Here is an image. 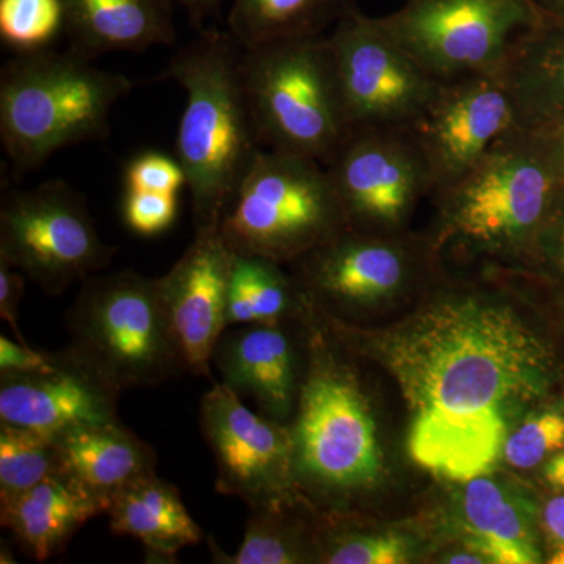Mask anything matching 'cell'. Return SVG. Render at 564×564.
Listing matches in <instances>:
<instances>
[{
    "label": "cell",
    "instance_id": "6da1fadb",
    "mask_svg": "<svg viewBox=\"0 0 564 564\" xmlns=\"http://www.w3.org/2000/svg\"><path fill=\"white\" fill-rule=\"evenodd\" d=\"M323 315L345 348L384 364L410 413L411 459L444 480L491 473L516 426L556 400L554 348L503 296L443 291L380 333Z\"/></svg>",
    "mask_w": 564,
    "mask_h": 564
},
{
    "label": "cell",
    "instance_id": "7a4b0ae2",
    "mask_svg": "<svg viewBox=\"0 0 564 564\" xmlns=\"http://www.w3.org/2000/svg\"><path fill=\"white\" fill-rule=\"evenodd\" d=\"M242 52L231 33L203 29L155 79L176 82L187 95L176 159L187 176L195 231L220 228L263 151L245 91Z\"/></svg>",
    "mask_w": 564,
    "mask_h": 564
},
{
    "label": "cell",
    "instance_id": "3957f363",
    "mask_svg": "<svg viewBox=\"0 0 564 564\" xmlns=\"http://www.w3.org/2000/svg\"><path fill=\"white\" fill-rule=\"evenodd\" d=\"M132 88L70 50L14 55L0 70V140L14 176L63 148L107 139L111 110Z\"/></svg>",
    "mask_w": 564,
    "mask_h": 564
},
{
    "label": "cell",
    "instance_id": "277c9868",
    "mask_svg": "<svg viewBox=\"0 0 564 564\" xmlns=\"http://www.w3.org/2000/svg\"><path fill=\"white\" fill-rule=\"evenodd\" d=\"M563 192L536 137L514 129L473 170L433 193L440 243L530 261Z\"/></svg>",
    "mask_w": 564,
    "mask_h": 564
},
{
    "label": "cell",
    "instance_id": "5b68a950",
    "mask_svg": "<svg viewBox=\"0 0 564 564\" xmlns=\"http://www.w3.org/2000/svg\"><path fill=\"white\" fill-rule=\"evenodd\" d=\"M307 370L292 417L299 488L328 502L367 491L383 474V452L361 380L333 340L314 328Z\"/></svg>",
    "mask_w": 564,
    "mask_h": 564
},
{
    "label": "cell",
    "instance_id": "8992f818",
    "mask_svg": "<svg viewBox=\"0 0 564 564\" xmlns=\"http://www.w3.org/2000/svg\"><path fill=\"white\" fill-rule=\"evenodd\" d=\"M242 76L263 150L332 161L351 128L328 35L243 50Z\"/></svg>",
    "mask_w": 564,
    "mask_h": 564
},
{
    "label": "cell",
    "instance_id": "52a82bcc",
    "mask_svg": "<svg viewBox=\"0 0 564 564\" xmlns=\"http://www.w3.org/2000/svg\"><path fill=\"white\" fill-rule=\"evenodd\" d=\"M69 347L121 392L187 372L159 278L133 270L93 274L66 314Z\"/></svg>",
    "mask_w": 564,
    "mask_h": 564
},
{
    "label": "cell",
    "instance_id": "ba28073f",
    "mask_svg": "<svg viewBox=\"0 0 564 564\" xmlns=\"http://www.w3.org/2000/svg\"><path fill=\"white\" fill-rule=\"evenodd\" d=\"M347 228L326 166L272 150L252 163L220 225L234 252L280 263L299 261Z\"/></svg>",
    "mask_w": 564,
    "mask_h": 564
},
{
    "label": "cell",
    "instance_id": "9c48e42d",
    "mask_svg": "<svg viewBox=\"0 0 564 564\" xmlns=\"http://www.w3.org/2000/svg\"><path fill=\"white\" fill-rule=\"evenodd\" d=\"M545 18L532 0H404L386 32L434 79L500 70Z\"/></svg>",
    "mask_w": 564,
    "mask_h": 564
},
{
    "label": "cell",
    "instance_id": "30bf717a",
    "mask_svg": "<svg viewBox=\"0 0 564 564\" xmlns=\"http://www.w3.org/2000/svg\"><path fill=\"white\" fill-rule=\"evenodd\" d=\"M117 248L104 242L87 203L68 182L10 188L0 203V261L52 296L106 269Z\"/></svg>",
    "mask_w": 564,
    "mask_h": 564
},
{
    "label": "cell",
    "instance_id": "8fae6325",
    "mask_svg": "<svg viewBox=\"0 0 564 564\" xmlns=\"http://www.w3.org/2000/svg\"><path fill=\"white\" fill-rule=\"evenodd\" d=\"M328 40L351 129H411L443 84L356 0H343Z\"/></svg>",
    "mask_w": 564,
    "mask_h": 564
},
{
    "label": "cell",
    "instance_id": "7c38bea8",
    "mask_svg": "<svg viewBox=\"0 0 564 564\" xmlns=\"http://www.w3.org/2000/svg\"><path fill=\"white\" fill-rule=\"evenodd\" d=\"M325 166L356 231L403 232L417 203L433 195L429 163L410 129H351Z\"/></svg>",
    "mask_w": 564,
    "mask_h": 564
},
{
    "label": "cell",
    "instance_id": "4fadbf2b",
    "mask_svg": "<svg viewBox=\"0 0 564 564\" xmlns=\"http://www.w3.org/2000/svg\"><path fill=\"white\" fill-rule=\"evenodd\" d=\"M199 423L217 467L218 492L237 497L250 510L302 499L291 426L252 411L221 381L204 393Z\"/></svg>",
    "mask_w": 564,
    "mask_h": 564
},
{
    "label": "cell",
    "instance_id": "5bb4252c",
    "mask_svg": "<svg viewBox=\"0 0 564 564\" xmlns=\"http://www.w3.org/2000/svg\"><path fill=\"white\" fill-rule=\"evenodd\" d=\"M423 254L402 232L347 228L295 261V280L322 313L362 310L411 288L425 267Z\"/></svg>",
    "mask_w": 564,
    "mask_h": 564
},
{
    "label": "cell",
    "instance_id": "9a60e30c",
    "mask_svg": "<svg viewBox=\"0 0 564 564\" xmlns=\"http://www.w3.org/2000/svg\"><path fill=\"white\" fill-rule=\"evenodd\" d=\"M514 129L513 96L500 69L443 82L410 131L429 163L434 193L473 170Z\"/></svg>",
    "mask_w": 564,
    "mask_h": 564
},
{
    "label": "cell",
    "instance_id": "2e32d148",
    "mask_svg": "<svg viewBox=\"0 0 564 564\" xmlns=\"http://www.w3.org/2000/svg\"><path fill=\"white\" fill-rule=\"evenodd\" d=\"M232 262L220 228L196 229L180 261L159 278L185 367L196 377H210L215 348L228 329Z\"/></svg>",
    "mask_w": 564,
    "mask_h": 564
},
{
    "label": "cell",
    "instance_id": "e0dca14e",
    "mask_svg": "<svg viewBox=\"0 0 564 564\" xmlns=\"http://www.w3.org/2000/svg\"><path fill=\"white\" fill-rule=\"evenodd\" d=\"M121 393L66 345L51 369L0 373V422L57 437L77 426L120 421Z\"/></svg>",
    "mask_w": 564,
    "mask_h": 564
},
{
    "label": "cell",
    "instance_id": "ac0fdd59",
    "mask_svg": "<svg viewBox=\"0 0 564 564\" xmlns=\"http://www.w3.org/2000/svg\"><path fill=\"white\" fill-rule=\"evenodd\" d=\"M288 322L232 326L223 334L212 359L223 384L240 399L252 400L259 413L282 423L295 414L306 375L300 372Z\"/></svg>",
    "mask_w": 564,
    "mask_h": 564
},
{
    "label": "cell",
    "instance_id": "d6986e66",
    "mask_svg": "<svg viewBox=\"0 0 564 564\" xmlns=\"http://www.w3.org/2000/svg\"><path fill=\"white\" fill-rule=\"evenodd\" d=\"M458 508L466 547L484 556L486 563L543 562L541 507L521 486L491 473L480 475L464 484Z\"/></svg>",
    "mask_w": 564,
    "mask_h": 564
},
{
    "label": "cell",
    "instance_id": "ffe728a7",
    "mask_svg": "<svg viewBox=\"0 0 564 564\" xmlns=\"http://www.w3.org/2000/svg\"><path fill=\"white\" fill-rule=\"evenodd\" d=\"M62 474L109 510L133 481L158 473V455L120 421L77 426L55 437Z\"/></svg>",
    "mask_w": 564,
    "mask_h": 564
},
{
    "label": "cell",
    "instance_id": "44dd1931",
    "mask_svg": "<svg viewBox=\"0 0 564 564\" xmlns=\"http://www.w3.org/2000/svg\"><path fill=\"white\" fill-rule=\"evenodd\" d=\"M69 50L95 61L176 41L173 0H62Z\"/></svg>",
    "mask_w": 564,
    "mask_h": 564
},
{
    "label": "cell",
    "instance_id": "7402d4cb",
    "mask_svg": "<svg viewBox=\"0 0 564 564\" xmlns=\"http://www.w3.org/2000/svg\"><path fill=\"white\" fill-rule=\"evenodd\" d=\"M106 514L68 475L57 474L0 502V522L22 551L36 562L61 554L70 538L96 516Z\"/></svg>",
    "mask_w": 564,
    "mask_h": 564
},
{
    "label": "cell",
    "instance_id": "603a6c76",
    "mask_svg": "<svg viewBox=\"0 0 564 564\" xmlns=\"http://www.w3.org/2000/svg\"><path fill=\"white\" fill-rule=\"evenodd\" d=\"M519 131L564 121V24L544 20L516 43L502 68Z\"/></svg>",
    "mask_w": 564,
    "mask_h": 564
},
{
    "label": "cell",
    "instance_id": "cb8c5ba5",
    "mask_svg": "<svg viewBox=\"0 0 564 564\" xmlns=\"http://www.w3.org/2000/svg\"><path fill=\"white\" fill-rule=\"evenodd\" d=\"M110 530L118 536L135 538L148 556L176 562L182 549L202 543L204 532L182 502L176 486L158 473L147 475L122 489L107 513Z\"/></svg>",
    "mask_w": 564,
    "mask_h": 564
},
{
    "label": "cell",
    "instance_id": "d4e9b609",
    "mask_svg": "<svg viewBox=\"0 0 564 564\" xmlns=\"http://www.w3.org/2000/svg\"><path fill=\"white\" fill-rule=\"evenodd\" d=\"M282 263L234 252L228 295V328L274 325L306 310L307 299Z\"/></svg>",
    "mask_w": 564,
    "mask_h": 564
},
{
    "label": "cell",
    "instance_id": "484cf974",
    "mask_svg": "<svg viewBox=\"0 0 564 564\" xmlns=\"http://www.w3.org/2000/svg\"><path fill=\"white\" fill-rule=\"evenodd\" d=\"M343 0H232L228 32L242 50L274 41L325 35Z\"/></svg>",
    "mask_w": 564,
    "mask_h": 564
},
{
    "label": "cell",
    "instance_id": "4316f807",
    "mask_svg": "<svg viewBox=\"0 0 564 564\" xmlns=\"http://www.w3.org/2000/svg\"><path fill=\"white\" fill-rule=\"evenodd\" d=\"M300 502L302 499L251 510L236 554H225L212 543V558L228 564H295L314 558L322 562L321 534L293 514Z\"/></svg>",
    "mask_w": 564,
    "mask_h": 564
},
{
    "label": "cell",
    "instance_id": "83f0119b",
    "mask_svg": "<svg viewBox=\"0 0 564 564\" xmlns=\"http://www.w3.org/2000/svg\"><path fill=\"white\" fill-rule=\"evenodd\" d=\"M62 473L54 436L0 422V502Z\"/></svg>",
    "mask_w": 564,
    "mask_h": 564
},
{
    "label": "cell",
    "instance_id": "f1b7e54d",
    "mask_svg": "<svg viewBox=\"0 0 564 564\" xmlns=\"http://www.w3.org/2000/svg\"><path fill=\"white\" fill-rule=\"evenodd\" d=\"M65 28L62 0H0V40L17 54L51 50Z\"/></svg>",
    "mask_w": 564,
    "mask_h": 564
},
{
    "label": "cell",
    "instance_id": "f546056e",
    "mask_svg": "<svg viewBox=\"0 0 564 564\" xmlns=\"http://www.w3.org/2000/svg\"><path fill=\"white\" fill-rule=\"evenodd\" d=\"M564 451V400L538 408L508 436L502 459L514 469H533Z\"/></svg>",
    "mask_w": 564,
    "mask_h": 564
},
{
    "label": "cell",
    "instance_id": "4dcf8cb0",
    "mask_svg": "<svg viewBox=\"0 0 564 564\" xmlns=\"http://www.w3.org/2000/svg\"><path fill=\"white\" fill-rule=\"evenodd\" d=\"M322 540V562L329 564H402L411 545L400 534L329 529Z\"/></svg>",
    "mask_w": 564,
    "mask_h": 564
},
{
    "label": "cell",
    "instance_id": "1f68e13d",
    "mask_svg": "<svg viewBox=\"0 0 564 564\" xmlns=\"http://www.w3.org/2000/svg\"><path fill=\"white\" fill-rule=\"evenodd\" d=\"M126 188L135 192L166 193L177 195L187 187V176L177 159L148 151L129 162L124 173Z\"/></svg>",
    "mask_w": 564,
    "mask_h": 564
},
{
    "label": "cell",
    "instance_id": "d6a6232c",
    "mask_svg": "<svg viewBox=\"0 0 564 564\" xmlns=\"http://www.w3.org/2000/svg\"><path fill=\"white\" fill-rule=\"evenodd\" d=\"M122 215L131 231L144 237L159 236L176 220L177 198L166 193L128 191Z\"/></svg>",
    "mask_w": 564,
    "mask_h": 564
},
{
    "label": "cell",
    "instance_id": "836d02e7",
    "mask_svg": "<svg viewBox=\"0 0 564 564\" xmlns=\"http://www.w3.org/2000/svg\"><path fill=\"white\" fill-rule=\"evenodd\" d=\"M530 261L564 280V192L538 239Z\"/></svg>",
    "mask_w": 564,
    "mask_h": 564
},
{
    "label": "cell",
    "instance_id": "e575fe53",
    "mask_svg": "<svg viewBox=\"0 0 564 564\" xmlns=\"http://www.w3.org/2000/svg\"><path fill=\"white\" fill-rule=\"evenodd\" d=\"M57 351L33 350L31 345L0 336V373H32L51 369Z\"/></svg>",
    "mask_w": 564,
    "mask_h": 564
},
{
    "label": "cell",
    "instance_id": "d590c367",
    "mask_svg": "<svg viewBox=\"0 0 564 564\" xmlns=\"http://www.w3.org/2000/svg\"><path fill=\"white\" fill-rule=\"evenodd\" d=\"M28 276L9 263L0 261V317L10 326L17 340L28 344L20 328V310Z\"/></svg>",
    "mask_w": 564,
    "mask_h": 564
},
{
    "label": "cell",
    "instance_id": "8d00e7d4",
    "mask_svg": "<svg viewBox=\"0 0 564 564\" xmlns=\"http://www.w3.org/2000/svg\"><path fill=\"white\" fill-rule=\"evenodd\" d=\"M541 532L552 549H564V492L541 505Z\"/></svg>",
    "mask_w": 564,
    "mask_h": 564
},
{
    "label": "cell",
    "instance_id": "74e56055",
    "mask_svg": "<svg viewBox=\"0 0 564 564\" xmlns=\"http://www.w3.org/2000/svg\"><path fill=\"white\" fill-rule=\"evenodd\" d=\"M540 141L545 158L551 162L552 169L564 184V121L540 132H530Z\"/></svg>",
    "mask_w": 564,
    "mask_h": 564
},
{
    "label": "cell",
    "instance_id": "f35d334b",
    "mask_svg": "<svg viewBox=\"0 0 564 564\" xmlns=\"http://www.w3.org/2000/svg\"><path fill=\"white\" fill-rule=\"evenodd\" d=\"M173 2L187 11L192 24L198 28V31H203L204 22L220 13L226 0H173Z\"/></svg>",
    "mask_w": 564,
    "mask_h": 564
},
{
    "label": "cell",
    "instance_id": "ab89813d",
    "mask_svg": "<svg viewBox=\"0 0 564 564\" xmlns=\"http://www.w3.org/2000/svg\"><path fill=\"white\" fill-rule=\"evenodd\" d=\"M543 478L549 488L564 492V451L552 455L543 464Z\"/></svg>",
    "mask_w": 564,
    "mask_h": 564
},
{
    "label": "cell",
    "instance_id": "60d3db41",
    "mask_svg": "<svg viewBox=\"0 0 564 564\" xmlns=\"http://www.w3.org/2000/svg\"><path fill=\"white\" fill-rule=\"evenodd\" d=\"M532 2L543 13L545 20L564 24V0H532Z\"/></svg>",
    "mask_w": 564,
    "mask_h": 564
}]
</instances>
